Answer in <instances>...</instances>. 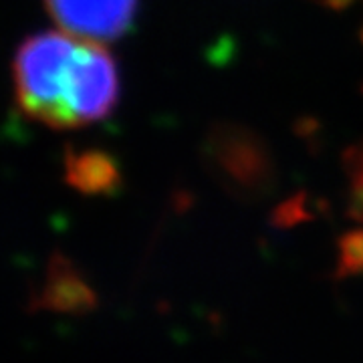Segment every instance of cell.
Instances as JSON below:
<instances>
[{
	"label": "cell",
	"mask_w": 363,
	"mask_h": 363,
	"mask_svg": "<svg viewBox=\"0 0 363 363\" xmlns=\"http://www.w3.org/2000/svg\"><path fill=\"white\" fill-rule=\"evenodd\" d=\"M13 85L23 116L51 130H79L109 117L121 91L116 59L101 43L57 30L18 45Z\"/></svg>",
	"instance_id": "obj_1"
},
{
	"label": "cell",
	"mask_w": 363,
	"mask_h": 363,
	"mask_svg": "<svg viewBox=\"0 0 363 363\" xmlns=\"http://www.w3.org/2000/svg\"><path fill=\"white\" fill-rule=\"evenodd\" d=\"M202 166L224 194L259 204L277 190L279 166L271 143L238 121H214L202 140Z\"/></svg>",
	"instance_id": "obj_2"
},
{
	"label": "cell",
	"mask_w": 363,
	"mask_h": 363,
	"mask_svg": "<svg viewBox=\"0 0 363 363\" xmlns=\"http://www.w3.org/2000/svg\"><path fill=\"white\" fill-rule=\"evenodd\" d=\"M55 23L69 35L95 43L121 39L133 23L140 0H43Z\"/></svg>",
	"instance_id": "obj_3"
},
{
	"label": "cell",
	"mask_w": 363,
	"mask_h": 363,
	"mask_svg": "<svg viewBox=\"0 0 363 363\" xmlns=\"http://www.w3.org/2000/svg\"><path fill=\"white\" fill-rule=\"evenodd\" d=\"M99 307V295L85 274L65 252L55 250L47 262L45 283L28 301L30 311H49L59 315H89Z\"/></svg>",
	"instance_id": "obj_4"
},
{
	"label": "cell",
	"mask_w": 363,
	"mask_h": 363,
	"mask_svg": "<svg viewBox=\"0 0 363 363\" xmlns=\"http://www.w3.org/2000/svg\"><path fill=\"white\" fill-rule=\"evenodd\" d=\"M65 182L79 194L111 196L121 190V166L109 152L99 147L67 150Z\"/></svg>",
	"instance_id": "obj_5"
},
{
	"label": "cell",
	"mask_w": 363,
	"mask_h": 363,
	"mask_svg": "<svg viewBox=\"0 0 363 363\" xmlns=\"http://www.w3.org/2000/svg\"><path fill=\"white\" fill-rule=\"evenodd\" d=\"M341 162L347 178V216L363 224V140L345 147Z\"/></svg>",
	"instance_id": "obj_6"
},
{
	"label": "cell",
	"mask_w": 363,
	"mask_h": 363,
	"mask_svg": "<svg viewBox=\"0 0 363 363\" xmlns=\"http://www.w3.org/2000/svg\"><path fill=\"white\" fill-rule=\"evenodd\" d=\"M363 277V226L351 228L337 238V262L333 269L335 281Z\"/></svg>",
	"instance_id": "obj_7"
},
{
	"label": "cell",
	"mask_w": 363,
	"mask_h": 363,
	"mask_svg": "<svg viewBox=\"0 0 363 363\" xmlns=\"http://www.w3.org/2000/svg\"><path fill=\"white\" fill-rule=\"evenodd\" d=\"M309 218H311V212H309L307 200H305L303 194L289 198L286 202H283L281 206L272 212V224L279 226V228L297 226V224L309 220Z\"/></svg>",
	"instance_id": "obj_8"
},
{
	"label": "cell",
	"mask_w": 363,
	"mask_h": 363,
	"mask_svg": "<svg viewBox=\"0 0 363 363\" xmlns=\"http://www.w3.org/2000/svg\"><path fill=\"white\" fill-rule=\"evenodd\" d=\"M362 0H317V4H321L327 11H333V13H341V11H347L353 4H357Z\"/></svg>",
	"instance_id": "obj_9"
},
{
	"label": "cell",
	"mask_w": 363,
	"mask_h": 363,
	"mask_svg": "<svg viewBox=\"0 0 363 363\" xmlns=\"http://www.w3.org/2000/svg\"><path fill=\"white\" fill-rule=\"evenodd\" d=\"M362 40H363V30H362Z\"/></svg>",
	"instance_id": "obj_10"
}]
</instances>
